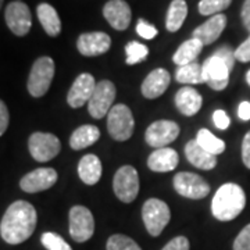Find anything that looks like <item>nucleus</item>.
<instances>
[{"label": "nucleus", "instance_id": "f257e3e1", "mask_svg": "<svg viewBox=\"0 0 250 250\" xmlns=\"http://www.w3.org/2000/svg\"><path fill=\"white\" fill-rule=\"evenodd\" d=\"M38 223L36 210L25 200H17L6 210L0 223L1 239L9 245H20L34 233Z\"/></svg>", "mask_w": 250, "mask_h": 250}, {"label": "nucleus", "instance_id": "f03ea898", "mask_svg": "<svg viewBox=\"0 0 250 250\" xmlns=\"http://www.w3.org/2000/svg\"><path fill=\"white\" fill-rule=\"evenodd\" d=\"M235 50L229 46L220 47L213 56L203 62L206 83L214 90H224L228 86L229 74L235 65Z\"/></svg>", "mask_w": 250, "mask_h": 250}, {"label": "nucleus", "instance_id": "7ed1b4c3", "mask_svg": "<svg viewBox=\"0 0 250 250\" xmlns=\"http://www.w3.org/2000/svg\"><path fill=\"white\" fill-rule=\"evenodd\" d=\"M246 206V195L239 185L228 182L215 192L211 211L218 221H232Z\"/></svg>", "mask_w": 250, "mask_h": 250}, {"label": "nucleus", "instance_id": "20e7f679", "mask_svg": "<svg viewBox=\"0 0 250 250\" xmlns=\"http://www.w3.org/2000/svg\"><path fill=\"white\" fill-rule=\"evenodd\" d=\"M54 77V62L47 57H39L29 72L28 77L27 88L28 92L31 93V96L34 98H42L46 92L49 90L52 81Z\"/></svg>", "mask_w": 250, "mask_h": 250}, {"label": "nucleus", "instance_id": "39448f33", "mask_svg": "<svg viewBox=\"0 0 250 250\" xmlns=\"http://www.w3.org/2000/svg\"><path fill=\"white\" fill-rule=\"evenodd\" d=\"M142 218L147 232L159 236L170 223V207L160 199H149L142 207Z\"/></svg>", "mask_w": 250, "mask_h": 250}, {"label": "nucleus", "instance_id": "423d86ee", "mask_svg": "<svg viewBox=\"0 0 250 250\" xmlns=\"http://www.w3.org/2000/svg\"><path fill=\"white\" fill-rule=\"evenodd\" d=\"M135 121L131 110L125 104H116L107 114V129L113 139L128 141L134 134Z\"/></svg>", "mask_w": 250, "mask_h": 250}, {"label": "nucleus", "instance_id": "0eeeda50", "mask_svg": "<svg viewBox=\"0 0 250 250\" xmlns=\"http://www.w3.org/2000/svg\"><path fill=\"white\" fill-rule=\"evenodd\" d=\"M113 189L124 203H132L139 193V175L132 166H123L114 175Z\"/></svg>", "mask_w": 250, "mask_h": 250}, {"label": "nucleus", "instance_id": "6e6552de", "mask_svg": "<svg viewBox=\"0 0 250 250\" xmlns=\"http://www.w3.org/2000/svg\"><path fill=\"white\" fill-rule=\"evenodd\" d=\"M70 235L75 242L89 241L95 232V220L89 208L85 206H74L70 210Z\"/></svg>", "mask_w": 250, "mask_h": 250}, {"label": "nucleus", "instance_id": "1a4fd4ad", "mask_svg": "<svg viewBox=\"0 0 250 250\" xmlns=\"http://www.w3.org/2000/svg\"><path fill=\"white\" fill-rule=\"evenodd\" d=\"M28 147H29L31 156L36 161L46 163L54 159L60 153L62 143L59 141V138L53 134L34 132L28 141Z\"/></svg>", "mask_w": 250, "mask_h": 250}, {"label": "nucleus", "instance_id": "9d476101", "mask_svg": "<svg viewBox=\"0 0 250 250\" xmlns=\"http://www.w3.org/2000/svg\"><path fill=\"white\" fill-rule=\"evenodd\" d=\"M116 92V85L111 81L104 80L98 82L96 89L88 103V110H89L90 116L100 120L106 114H108L110 110L113 108Z\"/></svg>", "mask_w": 250, "mask_h": 250}, {"label": "nucleus", "instance_id": "9b49d317", "mask_svg": "<svg viewBox=\"0 0 250 250\" xmlns=\"http://www.w3.org/2000/svg\"><path fill=\"white\" fill-rule=\"evenodd\" d=\"M174 188L181 196L199 200L210 193V185L205 178L193 172H178L174 177Z\"/></svg>", "mask_w": 250, "mask_h": 250}, {"label": "nucleus", "instance_id": "f8f14e48", "mask_svg": "<svg viewBox=\"0 0 250 250\" xmlns=\"http://www.w3.org/2000/svg\"><path fill=\"white\" fill-rule=\"evenodd\" d=\"M178 135L179 125L177 123L168 120H160L149 125L145 134V139L149 146L161 149L174 142L178 138Z\"/></svg>", "mask_w": 250, "mask_h": 250}, {"label": "nucleus", "instance_id": "ddd939ff", "mask_svg": "<svg viewBox=\"0 0 250 250\" xmlns=\"http://www.w3.org/2000/svg\"><path fill=\"white\" fill-rule=\"evenodd\" d=\"M6 24L10 31L17 36H24L29 32L32 27V17L31 10L22 1H13L6 7L4 13Z\"/></svg>", "mask_w": 250, "mask_h": 250}, {"label": "nucleus", "instance_id": "4468645a", "mask_svg": "<svg viewBox=\"0 0 250 250\" xmlns=\"http://www.w3.org/2000/svg\"><path fill=\"white\" fill-rule=\"evenodd\" d=\"M57 172L50 167H41L28 172L20 181V188L27 193H36L50 189L57 182Z\"/></svg>", "mask_w": 250, "mask_h": 250}, {"label": "nucleus", "instance_id": "2eb2a0df", "mask_svg": "<svg viewBox=\"0 0 250 250\" xmlns=\"http://www.w3.org/2000/svg\"><path fill=\"white\" fill-rule=\"evenodd\" d=\"M96 85L98 83L95 82V78L90 74L83 72L78 75L68 90V96H67L68 104L72 108H78L82 107L85 103H89L90 98L96 89Z\"/></svg>", "mask_w": 250, "mask_h": 250}, {"label": "nucleus", "instance_id": "dca6fc26", "mask_svg": "<svg viewBox=\"0 0 250 250\" xmlns=\"http://www.w3.org/2000/svg\"><path fill=\"white\" fill-rule=\"evenodd\" d=\"M111 46V39L104 32H86L77 41L78 52L85 57H95L107 53Z\"/></svg>", "mask_w": 250, "mask_h": 250}, {"label": "nucleus", "instance_id": "f3484780", "mask_svg": "<svg viewBox=\"0 0 250 250\" xmlns=\"http://www.w3.org/2000/svg\"><path fill=\"white\" fill-rule=\"evenodd\" d=\"M103 16L117 31H124L131 22V7L124 0H110L103 7Z\"/></svg>", "mask_w": 250, "mask_h": 250}, {"label": "nucleus", "instance_id": "a211bd4d", "mask_svg": "<svg viewBox=\"0 0 250 250\" xmlns=\"http://www.w3.org/2000/svg\"><path fill=\"white\" fill-rule=\"evenodd\" d=\"M225 27H227V17L224 14H215L208 21H206L202 25H199L193 31L192 38L200 41L205 46L211 45L220 38Z\"/></svg>", "mask_w": 250, "mask_h": 250}, {"label": "nucleus", "instance_id": "6ab92c4d", "mask_svg": "<svg viewBox=\"0 0 250 250\" xmlns=\"http://www.w3.org/2000/svg\"><path fill=\"white\" fill-rule=\"evenodd\" d=\"M170 72L164 68L153 70L142 82V95L146 99H157L167 90L170 85Z\"/></svg>", "mask_w": 250, "mask_h": 250}, {"label": "nucleus", "instance_id": "aec40b11", "mask_svg": "<svg viewBox=\"0 0 250 250\" xmlns=\"http://www.w3.org/2000/svg\"><path fill=\"white\" fill-rule=\"evenodd\" d=\"M203 98L202 95L190 86H184L175 95V106L184 116H195L202 108Z\"/></svg>", "mask_w": 250, "mask_h": 250}, {"label": "nucleus", "instance_id": "412c9836", "mask_svg": "<svg viewBox=\"0 0 250 250\" xmlns=\"http://www.w3.org/2000/svg\"><path fill=\"white\" fill-rule=\"evenodd\" d=\"M178 153L170 147L156 149L147 159V167L154 172H168L178 166Z\"/></svg>", "mask_w": 250, "mask_h": 250}, {"label": "nucleus", "instance_id": "4be33fe9", "mask_svg": "<svg viewBox=\"0 0 250 250\" xmlns=\"http://www.w3.org/2000/svg\"><path fill=\"white\" fill-rule=\"evenodd\" d=\"M185 154L187 159L192 166H195L200 170L210 171L217 166V156L205 150L199 143L195 141H189L185 146Z\"/></svg>", "mask_w": 250, "mask_h": 250}, {"label": "nucleus", "instance_id": "5701e85b", "mask_svg": "<svg viewBox=\"0 0 250 250\" xmlns=\"http://www.w3.org/2000/svg\"><path fill=\"white\" fill-rule=\"evenodd\" d=\"M102 161L95 154H86L80 160L78 164V175L81 181L86 185H95L102 177Z\"/></svg>", "mask_w": 250, "mask_h": 250}, {"label": "nucleus", "instance_id": "b1692460", "mask_svg": "<svg viewBox=\"0 0 250 250\" xmlns=\"http://www.w3.org/2000/svg\"><path fill=\"white\" fill-rule=\"evenodd\" d=\"M39 22L49 36H57L62 32V21L53 6L49 3H41L36 9Z\"/></svg>", "mask_w": 250, "mask_h": 250}, {"label": "nucleus", "instance_id": "393cba45", "mask_svg": "<svg viewBox=\"0 0 250 250\" xmlns=\"http://www.w3.org/2000/svg\"><path fill=\"white\" fill-rule=\"evenodd\" d=\"M99 138H100V131L98 126L82 125L72 132L71 138H70V146L74 150H81V149L89 147L90 145L98 142Z\"/></svg>", "mask_w": 250, "mask_h": 250}, {"label": "nucleus", "instance_id": "a878e982", "mask_svg": "<svg viewBox=\"0 0 250 250\" xmlns=\"http://www.w3.org/2000/svg\"><path fill=\"white\" fill-rule=\"evenodd\" d=\"M203 46L205 45L200 41L195 39V38L189 39V41L184 42L182 45L179 46L178 50L172 56V62H175L177 65H179V67L190 64V62H195L196 57L202 52Z\"/></svg>", "mask_w": 250, "mask_h": 250}, {"label": "nucleus", "instance_id": "bb28decb", "mask_svg": "<svg viewBox=\"0 0 250 250\" xmlns=\"http://www.w3.org/2000/svg\"><path fill=\"white\" fill-rule=\"evenodd\" d=\"M188 16V4L185 0H172L168 7L166 28L168 32H177L182 27Z\"/></svg>", "mask_w": 250, "mask_h": 250}, {"label": "nucleus", "instance_id": "cd10ccee", "mask_svg": "<svg viewBox=\"0 0 250 250\" xmlns=\"http://www.w3.org/2000/svg\"><path fill=\"white\" fill-rule=\"evenodd\" d=\"M175 80L181 83H203L206 82L205 74H203V65L197 64L196 62L179 67L175 72Z\"/></svg>", "mask_w": 250, "mask_h": 250}, {"label": "nucleus", "instance_id": "c85d7f7f", "mask_svg": "<svg viewBox=\"0 0 250 250\" xmlns=\"http://www.w3.org/2000/svg\"><path fill=\"white\" fill-rule=\"evenodd\" d=\"M196 142L205 149L208 153L214 154V156H218L221 154L225 150V142L218 139L215 135H213L208 129L206 128H202L199 129V132L196 135Z\"/></svg>", "mask_w": 250, "mask_h": 250}, {"label": "nucleus", "instance_id": "c756f323", "mask_svg": "<svg viewBox=\"0 0 250 250\" xmlns=\"http://www.w3.org/2000/svg\"><path fill=\"white\" fill-rule=\"evenodd\" d=\"M125 53H126L125 62L128 65H134V64H138V62H142L146 60V57L149 54V49H147V46L132 41V42L126 43V46H125Z\"/></svg>", "mask_w": 250, "mask_h": 250}, {"label": "nucleus", "instance_id": "7c9ffc66", "mask_svg": "<svg viewBox=\"0 0 250 250\" xmlns=\"http://www.w3.org/2000/svg\"><path fill=\"white\" fill-rule=\"evenodd\" d=\"M232 0H200L197 9L202 16H213L220 14V11L228 9Z\"/></svg>", "mask_w": 250, "mask_h": 250}, {"label": "nucleus", "instance_id": "2f4dec72", "mask_svg": "<svg viewBox=\"0 0 250 250\" xmlns=\"http://www.w3.org/2000/svg\"><path fill=\"white\" fill-rule=\"evenodd\" d=\"M107 250H142L139 248V245L125 236L121 233H116V235H111L107 241Z\"/></svg>", "mask_w": 250, "mask_h": 250}, {"label": "nucleus", "instance_id": "473e14b6", "mask_svg": "<svg viewBox=\"0 0 250 250\" xmlns=\"http://www.w3.org/2000/svg\"><path fill=\"white\" fill-rule=\"evenodd\" d=\"M42 245L47 250H72L71 246L62 239L60 235L54 232H45L41 238Z\"/></svg>", "mask_w": 250, "mask_h": 250}, {"label": "nucleus", "instance_id": "72a5a7b5", "mask_svg": "<svg viewBox=\"0 0 250 250\" xmlns=\"http://www.w3.org/2000/svg\"><path fill=\"white\" fill-rule=\"evenodd\" d=\"M136 32H138V35L143 38V39H147V41H150L153 38H156L157 34H159V31H157V28L152 25V24H149L147 21H145L143 18L141 20H138V24H136Z\"/></svg>", "mask_w": 250, "mask_h": 250}, {"label": "nucleus", "instance_id": "f704fd0d", "mask_svg": "<svg viewBox=\"0 0 250 250\" xmlns=\"http://www.w3.org/2000/svg\"><path fill=\"white\" fill-rule=\"evenodd\" d=\"M233 250H250V224H248L235 238Z\"/></svg>", "mask_w": 250, "mask_h": 250}, {"label": "nucleus", "instance_id": "c9c22d12", "mask_svg": "<svg viewBox=\"0 0 250 250\" xmlns=\"http://www.w3.org/2000/svg\"><path fill=\"white\" fill-rule=\"evenodd\" d=\"M189 248H190V245H189L188 238L177 236V238L171 239L161 250H189Z\"/></svg>", "mask_w": 250, "mask_h": 250}, {"label": "nucleus", "instance_id": "e433bc0d", "mask_svg": "<svg viewBox=\"0 0 250 250\" xmlns=\"http://www.w3.org/2000/svg\"><path fill=\"white\" fill-rule=\"evenodd\" d=\"M235 57L236 60H239L241 62H250V35L249 38L239 45V47L235 50Z\"/></svg>", "mask_w": 250, "mask_h": 250}, {"label": "nucleus", "instance_id": "4c0bfd02", "mask_svg": "<svg viewBox=\"0 0 250 250\" xmlns=\"http://www.w3.org/2000/svg\"><path fill=\"white\" fill-rule=\"evenodd\" d=\"M213 121L218 129H227L231 124V118L227 116V113L224 110H215L213 114Z\"/></svg>", "mask_w": 250, "mask_h": 250}, {"label": "nucleus", "instance_id": "58836bf2", "mask_svg": "<svg viewBox=\"0 0 250 250\" xmlns=\"http://www.w3.org/2000/svg\"><path fill=\"white\" fill-rule=\"evenodd\" d=\"M242 160L243 164L250 170V131L245 135L242 142Z\"/></svg>", "mask_w": 250, "mask_h": 250}, {"label": "nucleus", "instance_id": "ea45409f", "mask_svg": "<svg viewBox=\"0 0 250 250\" xmlns=\"http://www.w3.org/2000/svg\"><path fill=\"white\" fill-rule=\"evenodd\" d=\"M9 110L4 102L0 103V135L6 132L7 126H9Z\"/></svg>", "mask_w": 250, "mask_h": 250}, {"label": "nucleus", "instance_id": "a19ab883", "mask_svg": "<svg viewBox=\"0 0 250 250\" xmlns=\"http://www.w3.org/2000/svg\"><path fill=\"white\" fill-rule=\"evenodd\" d=\"M241 17L245 28L250 32V0H245V3H243V6H242Z\"/></svg>", "mask_w": 250, "mask_h": 250}, {"label": "nucleus", "instance_id": "79ce46f5", "mask_svg": "<svg viewBox=\"0 0 250 250\" xmlns=\"http://www.w3.org/2000/svg\"><path fill=\"white\" fill-rule=\"evenodd\" d=\"M238 116L242 121H249L250 120V102H242L238 107Z\"/></svg>", "mask_w": 250, "mask_h": 250}, {"label": "nucleus", "instance_id": "37998d69", "mask_svg": "<svg viewBox=\"0 0 250 250\" xmlns=\"http://www.w3.org/2000/svg\"><path fill=\"white\" fill-rule=\"evenodd\" d=\"M246 81H248V83L250 85V70L248 72H246Z\"/></svg>", "mask_w": 250, "mask_h": 250}]
</instances>
